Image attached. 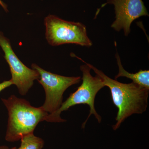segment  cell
<instances>
[{"mask_svg":"<svg viewBox=\"0 0 149 149\" xmlns=\"http://www.w3.org/2000/svg\"><path fill=\"white\" fill-rule=\"evenodd\" d=\"M73 55L93 70L96 74L102 78L105 87L109 88L112 101L118 109L116 118V123L112 126L113 130L118 129L125 119L132 115L142 114L146 111L149 90L133 82L125 84L111 79L92 65L75 55Z\"/></svg>","mask_w":149,"mask_h":149,"instance_id":"6da1fadb","label":"cell"},{"mask_svg":"<svg viewBox=\"0 0 149 149\" xmlns=\"http://www.w3.org/2000/svg\"><path fill=\"white\" fill-rule=\"evenodd\" d=\"M8 111L6 141L10 142L18 141L22 137L33 133L36 126L45 120L49 113L41 107L32 106L29 102L11 95L8 99H1Z\"/></svg>","mask_w":149,"mask_h":149,"instance_id":"7a4b0ae2","label":"cell"},{"mask_svg":"<svg viewBox=\"0 0 149 149\" xmlns=\"http://www.w3.org/2000/svg\"><path fill=\"white\" fill-rule=\"evenodd\" d=\"M80 68L83 73L82 84L74 93L70 95L64 102L62 103L58 110L48 114L45 118V120L52 123L65 122L66 120L61 117L62 112L68 110L70 108L76 105L86 104L90 107V113L82 124V128H85L86 123L91 115L95 116L99 123L101 122V116L97 113L95 108V102L97 94L105 87L103 81L98 75L93 76L91 73V68L87 64L81 65Z\"/></svg>","mask_w":149,"mask_h":149,"instance_id":"3957f363","label":"cell"},{"mask_svg":"<svg viewBox=\"0 0 149 149\" xmlns=\"http://www.w3.org/2000/svg\"><path fill=\"white\" fill-rule=\"evenodd\" d=\"M46 38L52 46L64 44H76L90 47L93 43L87 35L86 27L80 22L66 21L53 15L44 19Z\"/></svg>","mask_w":149,"mask_h":149,"instance_id":"277c9868","label":"cell"},{"mask_svg":"<svg viewBox=\"0 0 149 149\" xmlns=\"http://www.w3.org/2000/svg\"><path fill=\"white\" fill-rule=\"evenodd\" d=\"M32 69L40 74L38 82L43 86L46 94V99L41 108L49 114L58 110L61 106L63 95L70 86L78 84L81 77H67L46 71L35 63L32 65Z\"/></svg>","mask_w":149,"mask_h":149,"instance_id":"5b68a950","label":"cell"},{"mask_svg":"<svg viewBox=\"0 0 149 149\" xmlns=\"http://www.w3.org/2000/svg\"><path fill=\"white\" fill-rule=\"evenodd\" d=\"M0 47L9 66L13 85H16L20 95H25L33 86L34 81L40 79V74L35 70L23 64L14 52L9 40L1 31Z\"/></svg>","mask_w":149,"mask_h":149,"instance_id":"8992f818","label":"cell"},{"mask_svg":"<svg viewBox=\"0 0 149 149\" xmlns=\"http://www.w3.org/2000/svg\"><path fill=\"white\" fill-rule=\"evenodd\" d=\"M106 4L114 7L115 20L111 27L116 31L123 29L125 36L130 33L133 21L142 16H149L142 0H107Z\"/></svg>","mask_w":149,"mask_h":149,"instance_id":"52a82bcc","label":"cell"},{"mask_svg":"<svg viewBox=\"0 0 149 149\" xmlns=\"http://www.w3.org/2000/svg\"><path fill=\"white\" fill-rule=\"evenodd\" d=\"M116 58L118 67V74L115 77L116 80L119 77H126L133 81V83L143 88L149 90V70H140L135 73H130L124 69L121 63V60L118 54L116 55Z\"/></svg>","mask_w":149,"mask_h":149,"instance_id":"ba28073f","label":"cell"},{"mask_svg":"<svg viewBox=\"0 0 149 149\" xmlns=\"http://www.w3.org/2000/svg\"><path fill=\"white\" fill-rule=\"evenodd\" d=\"M21 145L17 149H42L44 147L43 139L30 133L23 136L20 139Z\"/></svg>","mask_w":149,"mask_h":149,"instance_id":"9c48e42d","label":"cell"},{"mask_svg":"<svg viewBox=\"0 0 149 149\" xmlns=\"http://www.w3.org/2000/svg\"><path fill=\"white\" fill-rule=\"evenodd\" d=\"M13 85V83L11 79L8 80H6L2 83H0V93L6 88H8Z\"/></svg>","mask_w":149,"mask_h":149,"instance_id":"30bf717a","label":"cell"},{"mask_svg":"<svg viewBox=\"0 0 149 149\" xmlns=\"http://www.w3.org/2000/svg\"><path fill=\"white\" fill-rule=\"evenodd\" d=\"M0 6L2 7V8L7 13L8 12V6L6 4L3 2L2 0H0Z\"/></svg>","mask_w":149,"mask_h":149,"instance_id":"8fae6325","label":"cell"},{"mask_svg":"<svg viewBox=\"0 0 149 149\" xmlns=\"http://www.w3.org/2000/svg\"><path fill=\"white\" fill-rule=\"evenodd\" d=\"M9 148L6 146H0V149H9Z\"/></svg>","mask_w":149,"mask_h":149,"instance_id":"7c38bea8","label":"cell"},{"mask_svg":"<svg viewBox=\"0 0 149 149\" xmlns=\"http://www.w3.org/2000/svg\"><path fill=\"white\" fill-rule=\"evenodd\" d=\"M9 149H17V148H15V147H14V148H12Z\"/></svg>","mask_w":149,"mask_h":149,"instance_id":"4fadbf2b","label":"cell"}]
</instances>
